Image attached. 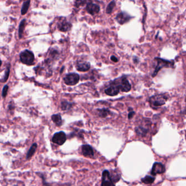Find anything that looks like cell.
Here are the masks:
<instances>
[{"mask_svg":"<svg viewBox=\"0 0 186 186\" xmlns=\"http://www.w3.org/2000/svg\"><path fill=\"white\" fill-rule=\"evenodd\" d=\"M154 62L156 63V65L155 66L154 72L152 74V77L153 78L157 76V73L163 68H173L174 66V61H169L159 57L154 58Z\"/></svg>","mask_w":186,"mask_h":186,"instance_id":"6da1fadb","label":"cell"},{"mask_svg":"<svg viewBox=\"0 0 186 186\" xmlns=\"http://www.w3.org/2000/svg\"><path fill=\"white\" fill-rule=\"evenodd\" d=\"M167 100L168 97L165 95L161 94L152 96L149 99V102L152 108L156 109L164 104Z\"/></svg>","mask_w":186,"mask_h":186,"instance_id":"7a4b0ae2","label":"cell"},{"mask_svg":"<svg viewBox=\"0 0 186 186\" xmlns=\"http://www.w3.org/2000/svg\"><path fill=\"white\" fill-rule=\"evenodd\" d=\"M113 83L116 85L117 87H119V91L123 92H128L131 90V84L128 79L125 77L119 78L113 81Z\"/></svg>","mask_w":186,"mask_h":186,"instance_id":"3957f363","label":"cell"},{"mask_svg":"<svg viewBox=\"0 0 186 186\" xmlns=\"http://www.w3.org/2000/svg\"><path fill=\"white\" fill-rule=\"evenodd\" d=\"M20 58L22 63L27 65H31L33 64L35 60V56L32 52L29 50H26L21 52L20 55Z\"/></svg>","mask_w":186,"mask_h":186,"instance_id":"277c9868","label":"cell"},{"mask_svg":"<svg viewBox=\"0 0 186 186\" xmlns=\"http://www.w3.org/2000/svg\"><path fill=\"white\" fill-rule=\"evenodd\" d=\"M80 76L76 73H70L64 78V83L68 86H74L79 82Z\"/></svg>","mask_w":186,"mask_h":186,"instance_id":"5b68a950","label":"cell"},{"mask_svg":"<svg viewBox=\"0 0 186 186\" xmlns=\"http://www.w3.org/2000/svg\"><path fill=\"white\" fill-rule=\"evenodd\" d=\"M67 139L66 135L64 132H60L56 133L52 137L53 143L57 144L58 145H62Z\"/></svg>","mask_w":186,"mask_h":186,"instance_id":"8992f818","label":"cell"},{"mask_svg":"<svg viewBox=\"0 0 186 186\" xmlns=\"http://www.w3.org/2000/svg\"><path fill=\"white\" fill-rule=\"evenodd\" d=\"M133 17H131L130 15L128 14L127 13L125 12H119L116 17V20L120 25H123L125 23H128V21L132 19Z\"/></svg>","mask_w":186,"mask_h":186,"instance_id":"52a82bcc","label":"cell"},{"mask_svg":"<svg viewBox=\"0 0 186 186\" xmlns=\"http://www.w3.org/2000/svg\"><path fill=\"white\" fill-rule=\"evenodd\" d=\"M115 184L111 179L110 172L105 170L102 173V182L101 185L103 186H114Z\"/></svg>","mask_w":186,"mask_h":186,"instance_id":"ba28073f","label":"cell"},{"mask_svg":"<svg viewBox=\"0 0 186 186\" xmlns=\"http://www.w3.org/2000/svg\"><path fill=\"white\" fill-rule=\"evenodd\" d=\"M166 172V168L162 163L156 162L154 163L152 169L151 174L153 176H156L157 174H163Z\"/></svg>","mask_w":186,"mask_h":186,"instance_id":"9c48e42d","label":"cell"},{"mask_svg":"<svg viewBox=\"0 0 186 186\" xmlns=\"http://www.w3.org/2000/svg\"><path fill=\"white\" fill-rule=\"evenodd\" d=\"M86 10L90 14L94 15L99 13L100 11V6L96 3L88 2L86 7Z\"/></svg>","mask_w":186,"mask_h":186,"instance_id":"30bf717a","label":"cell"},{"mask_svg":"<svg viewBox=\"0 0 186 186\" xmlns=\"http://www.w3.org/2000/svg\"><path fill=\"white\" fill-rule=\"evenodd\" d=\"M119 88L113 82H111V85L109 87L105 89V93L107 95L110 96H115L117 95L119 92Z\"/></svg>","mask_w":186,"mask_h":186,"instance_id":"8fae6325","label":"cell"},{"mask_svg":"<svg viewBox=\"0 0 186 186\" xmlns=\"http://www.w3.org/2000/svg\"><path fill=\"white\" fill-rule=\"evenodd\" d=\"M91 64L87 61H78L76 64V68L79 72H85L90 69Z\"/></svg>","mask_w":186,"mask_h":186,"instance_id":"7c38bea8","label":"cell"},{"mask_svg":"<svg viewBox=\"0 0 186 186\" xmlns=\"http://www.w3.org/2000/svg\"><path fill=\"white\" fill-rule=\"evenodd\" d=\"M82 154L85 157L92 158L94 156V151L93 148L89 145H84L82 146Z\"/></svg>","mask_w":186,"mask_h":186,"instance_id":"4fadbf2b","label":"cell"},{"mask_svg":"<svg viewBox=\"0 0 186 186\" xmlns=\"http://www.w3.org/2000/svg\"><path fill=\"white\" fill-rule=\"evenodd\" d=\"M72 27V24L69 22H67L65 19L60 21L58 25V29L62 32H67Z\"/></svg>","mask_w":186,"mask_h":186,"instance_id":"5bb4252c","label":"cell"},{"mask_svg":"<svg viewBox=\"0 0 186 186\" xmlns=\"http://www.w3.org/2000/svg\"><path fill=\"white\" fill-rule=\"evenodd\" d=\"M146 126H144L143 125H140L139 126H138L135 127V132L137 133V134L141 136V137H145L146 134L149 131V128L146 127Z\"/></svg>","mask_w":186,"mask_h":186,"instance_id":"9a60e30c","label":"cell"},{"mask_svg":"<svg viewBox=\"0 0 186 186\" xmlns=\"http://www.w3.org/2000/svg\"><path fill=\"white\" fill-rule=\"evenodd\" d=\"M98 111V114L99 117L102 118H105L106 117L108 116L111 113L110 111L107 108H102V109H99L97 110Z\"/></svg>","mask_w":186,"mask_h":186,"instance_id":"2e32d148","label":"cell"},{"mask_svg":"<svg viewBox=\"0 0 186 186\" xmlns=\"http://www.w3.org/2000/svg\"><path fill=\"white\" fill-rule=\"evenodd\" d=\"M51 119L56 125L57 126H61L62 125V118H61L60 115L59 114L53 115L51 116Z\"/></svg>","mask_w":186,"mask_h":186,"instance_id":"e0dca14e","label":"cell"},{"mask_svg":"<svg viewBox=\"0 0 186 186\" xmlns=\"http://www.w3.org/2000/svg\"><path fill=\"white\" fill-rule=\"evenodd\" d=\"M29 4H30V0H25L21 11V14L25 15L26 14L29 8Z\"/></svg>","mask_w":186,"mask_h":186,"instance_id":"ac0fdd59","label":"cell"},{"mask_svg":"<svg viewBox=\"0 0 186 186\" xmlns=\"http://www.w3.org/2000/svg\"><path fill=\"white\" fill-rule=\"evenodd\" d=\"M111 179L113 183H116L121 178V175L117 172H113V173H110Z\"/></svg>","mask_w":186,"mask_h":186,"instance_id":"d6986e66","label":"cell"},{"mask_svg":"<svg viewBox=\"0 0 186 186\" xmlns=\"http://www.w3.org/2000/svg\"><path fill=\"white\" fill-rule=\"evenodd\" d=\"M37 147V144H33L32 145V146L31 147V148H29V151L28 152L26 158L27 159H29V158L32 157L33 154L35 153V151Z\"/></svg>","mask_w":186,"mask_h":186,"instance_id":"ffe728a7","label":"cell"},{"mask_svg":"<svg viewBox=\"0 0 186 186\" xmlns=\"http://www.w3.org/2000/svg\"><path fill=\"white\" fill-rule=\"evenodd\" d=\"M26 24V20L23 19V20L21 21L20 25H19V38H22L23 37V30L25 29V26Z\"/></svg>","mask_w":186,"mask_h":186,"instance_id":"44dd1931","label":"cell"},{"mask_svg":"<svg viewBox=\"0 0 186 186\" xmlns=\"http://www.w3.org/2000/svg\"><path fill=\"white\" fill-rule=\"evenodd\" d=\"M155 180V178L154 177H152L151 176H146L145 178H143L141 179V182L144 183L145 184H151L153 183Z\"/></svg>","mask_w":186,"mask_h":186,"instance_id":"7402d4cb","label":"cell"},{"mask_svg":"<svg viewBox=\"0 0 186 186\" xmlns=\"http://www.w3.org/2000/svg\"><path fill=\"white\" fill-rule=\"evenodd\" d=\"M116 6V2L115 1L113 0L112 1H111L110 3H109L107 9H106V13L107 14H110L111 12H113V8H115V7Z\"/></svg>","mask_w":186,"mask_h":186,"instance_id":"603a6c76","label":"cell"},{"mask_svg":"<svg viewBox=\"0 0 186 186\" xmlns=\"http://www.w3.org/2000/svg\"><path fill=\"white\" fill-rule=\"evenodd\" d=\"M72 106V104L68 102H63L61 103V108L63 110H68Z\"/></svg>","mask_w":186,"mask_h":186,"instance_id":"cb8c5ba5","label":"cell"},{"mask_svg":"<svg viewBox=\"0 0 186 186\" xmlns=\"http://www.w3.org/2000/svg\"><path fill=\"white\" fill-rule=\"evenodd\" d=\"M87 1L88 0H76V6L79 7V6H83L85 4L88 3Z\"/></svg>","mask_w":186,"mask_h":186,"instance_id":"d4e9b609","label":"cell"},{"mask_svg":"<svg viewBox=\"0 0 186 186\" xmlns=\"http://www.w3.org/2000/svg\"><path fill=\"white\" fill-rule=\"evenodd\" d=\"M128 110H129V113H128V117L129 119H131L133 118V117L134 116V114H135V112H134L133 109L131 108H128Z\"/></svg>","mask_w":186,"mask_h":186,"instance_id":"484cf974","label":"cell"},{"mask_svg":"<svg viewBox=\"0 0 186 186\" xmlns=\"http://www.w3.org/2000/svg\"><path fill=\"white\" fill-rule=\"evenodd\" d=\"M8 90V86L7 85H6L5 87H3V91H2V97H5L7 94V91Z\"/></svg>","mask_w":186,"mask_h":186,"instance_id":"4316f807","label":"cell"},{"mask_svg":"<svg viewBox=\"0 0 186 186\" xmlns=\"http://www.w3.org/2000/svg\"><path fill=\"white\" fill-rule=\"evenodd\" d=\"M9 72H10V68H8V69L7 70V71H6V76H5V78L3 79V82H5L6 80H7V79L8 78L9 76Z\"/></svg>","mask_w":186,"mask_h":186,"instance_id":"83f0119b","label":"cell"},{"mask_svg":"<svg viewBox=\"0 0 186 186\" xmlns=\"http://www.w3.org/2000/svg\"><path fill=\"white\" fill-rule=\"evenodd\" d=\"M110 59L111 61H113L114 62H117L119 61L118 58H117L116 57H115V56H111Z\"/></svg>","mask_w":186,"mask_h":186,"instance_id":"f1b7e54d","label":"cell"},{"mask_svg":"<svg viewBox=\"0 0 186 186\" xmlns=\"http://www.w3.org/2000/svg\"><path fill=\"white\" fill-rule=\"evenodd\" d=\"M1 64H2V62H1V61L0 60V67H1Z\"/></svg>","mask_w":186,"mask_h":186,"instance_id":"f546056e","label":"cell"}]
</instances>
